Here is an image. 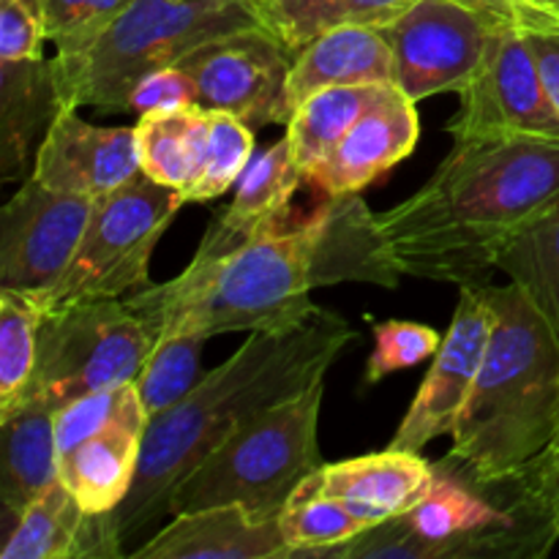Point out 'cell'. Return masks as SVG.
<instances>
[{
    "instance_id": "obj_1",
    "label": "cell",
    "mask_w": 559,
    "mask_h": 559,
    "mask_svg": "<svg viewBox=\"0 0 559 559\" xmlns=\"http://www.w3.org/2000/svg\"><path fill=\"white\" fill-rule=\"evenodd\" d=\"M559 200V140H464L429 180L377 213L404 276L486 284L500 251Z\"/></svg>"
},
{
    "instance_id": "obj_2",
    "label": "cell",
    "mask_w": 559,
    "mask_h": 559,
    "mask_svg": "<svg viewBox=\"0 0 559 559\" xmlns=\"http://www.w3.org/2000/svg\"><path fill=\"white\" fill-rule=\"evenodd\" d=\"M353 338L358 333L328 309L293 331H254L183 402L153 415L142 437L134 486L118 511L109 513L118 538L126 544L158 522L175 486L207 453L262 409L325 377Z\"/></svg>"
},
{
    "instance_id": "obj_3",
    "label": "cell",
    "mask_w": 559,
    "mask_h": 559,
    "mask_svg": "<svg viewBox=\"0 0 559 559\" xmlns=\"http://www.w3.org/2000/svg\"><path fill=\"white\" fill-rule=\"evenodd\" d=\"M478 287L491 336L445 459L491 486L519 478L559 435V338L513 282Z\"/></svg>"
},
{
    "instance_id": "obj_4",
    "label": "cell",
    "mask_w": 559,
    "mask_h": 559,
    "mask_svg": "<svg viewBox=\"0 0 559 559\" xmlns=\"http://www.w3.org/2000/svg\"><path fill=\"white\" fill-rule=\"evenodd\" d=\"M314 211L287 227L282 222L224 257H200L180 276L147 284L126 298L156 336L169 331L218 333L293 331L320 311L314 289Z\"/></svg>"
},
{
    "instance_id": "obj_5",
    "label": "cell",
    "mask_w": 559,
    "mask_h": 559,
    "mask_svg": "<svg viewBox=\"0 0 559 559\" xmlns=\"http://www.w3.org/2000/svg\"><path fill=\"white\" fill-rule=\"evenodd\" d=\"M325 377H317L300 393L262 409L207 453L173 489L169 516L216 506H243L257 519H278L295 489L322 467L317 426Z\"/></svg>"
},
{
    "instance_id": "obj_6",
    "label": "cell",
    "mask_w": 559,
    "mask_h": 559,
    "mask_svg": "<svg viewBox=\"0 0 559 559\" xmlns=\"http://www.w3.org/2000/svg\"><path fill=\"white\" fill-rule=\"evenodd\" d=\"M260 25L249 0H131L98 41L55 63L60 107L126 112L136 82L224 33Z\"/></svg>"
},
{
    "instance_id": "obj_7",
    "label": "cell",
    "mask_w": 559,
    "mask_h": 559,
    "mask_svg": "<svg viewBox=\"0 0 559 559\" xmlns=\"http://www.w3.org/2000/svg\"><path fill=\"white\" fill-rule=\"evenodd\" d=\"M151 349L153 333L126 300L60 306L38 328L36 371L25 399L60 409L87 393L136 382Z\"/></svg>"
},
{
    "instance_id": "obj_8",
    "label": "cell",
    "mask_w": 559,
    "mask_h": 559,
    "mask_svg": "<svg viewBox=\"0 0 559 559\" xmlns=\"http://www.w3.org/2000/svg\"><path fill=\"white\" fill-rule=\"evenodd\" d=\"M186 205L178 189L136 173L129 183L96 200L82 243L60 282L36 295L44 314L80 300L123 298L151 284V257Z\"/></svg>"
},
{
    "instance_id": "obj_9",
    "label": "cell",
    "mask_w": 559,
    "mask_h": 559,
    "mask_svg": "<svg viewBox=\"0 0 559 559\" xmlns=\"http://www.w3.org/2000/svg\"><path fill=\"white\" fill-rule=\"evenodd\" d=\"M459 96V112L445 126L456 142L513 136L559 140V115L540 80L524 27H497L484 63Z\"/></svg>"
},
{
    "instance_id": "obj_10",
    "label": "cell",
    "mask_w": 559,
    "mask_h": 559,
    "mask_svg": "<svg viewBox=\"0 0 559 559\" xmlns=\"http://www.w3.org/2000/svg\"><path fill=\"white\" fill-rule=\"evenodd\" d=\"M295 52L262 25L224 33L191 49L175 66L191 76L202 109L246 123L287 126V80Z\"/></svg>"
},
{
    "instance_id": "obj_11",
    "label": "cell",
    "mask_w": 559,
    "mask_h": 559,
    "mask_svg": "<svg viewBox=\"0 0 559 559\" xmlns=\"http://www.w3.org/2000/svg\"><path fill=\"white\" fill-rule=\"evenodd\" d=\"M500 25L456 0H418L382 27L396 60V87L409 102L462 93L484 63Z\"/></svg>"
},
{
    "instance_id": "obj_12",
    "label": "cell",
    "mask_w": 559,
    "mask_h": 559,
    "mask_svg": "<svg viewBox=\"0 0 559 559\" xmlns=\"http://www.w3.org/2000/svg\"><path fill=\"white\" fill-rule=\"evenodd\" d=\"M96 200L27 178L0 213V287L41 295L74 260Z\"/></svg>"
},
{
    "instance_id": "obj_13",
    "label": "cell",
    "mask_w": 559,
    "mask_h": 559,
    "mask_svg": "<svg viewBox=\"0 0 559 559\" xmlns=\"http://www.w3.org/2000/svg\"><path fill=\"white\" fill-rule=\"evenodd\" d=\"M489 336V304L480 295L478 284H462L451 328L442 336L435 364L388 448L420 453L437 437L453 435L475 380H478Z\"/></svg>"
},
{
    "instance_id": "obj_14",
    "label": "cell",
    "mask_w": 559,
    "mask_h": 559,
    "mask_svg": "<svg viewBox=\"0 0 559 559\" xmlns=\"http://www.w3.org/2000/svg\"><path fill=\"white\" fill-rule=\"evenodd\" d=\"M140 169L134 129L93 126L76 107H60L38 142L31 178L49 189L102 200Z\"/></svg>"
},
{
    "instance_id": "obj_15",
    "label": "cell",
    "mask_w": 559,
    "mask_h": 559,
    "mask_svg": "<svg viewBox=\"0 0 559 559\" xmlns=\"http://www.w3.org/2000/svg\"><path fill=\"white\" fill-rule=\"evenodd\" d=\"M420 136L418 104L396 85L338 140V145L311 167L306 183L322 194H353L366 189L415 151Z\"/></svg>"
},
{
    "instance_id": "obj_16",
    "label": "cell",
    "mask_w": 559,
    "mask_h": 559,
    "mask_svg": "<svg viewBox=\"0 0 559 559\" xmlns=\"http://www.w3.org/2000/svg\"><path fill=\"white\" fill-rule=\"evenodd\" d=\"M134 559H293L278 519H257L243 506L178 513L153 538L129 551Z\"/></svg>"
},
{
    "instance_id": "obj_17",
    "label": "cell",
    "mask_w": 559,
    "mask_h": 559,
    "mask_svg": "<svg viewBox=\"0 0 559 559\" xmlns=\"http://www.w3.org/2000/svg\"><path fill=\"white\" fill-rule=\"evenodd\" d=\"M123 555L129 551L115 533L112 516L87 513L58 478L16 516L0 559H109Z\"/></svg>"
},
{
    "instance_id": "obj_18",
    "label": "cell",
    "mask_w": 559,
    "mask_h": 559,
    "mask_svg": "<svg viewBox=\"0 0 559 559\" xmlns=\"http://www.w3.org/2000/svg\"><path fill=\"white\" fill-rule=\"evenodd\" d=\"M314 218V287L342 282L399 287L404 273L388 254L377 213L369 211L360 191L325 194V202L317 205Z\"/></svg>"
},
{
    "instance_id": "obj_19",
    "label": "cell",
    "mask_w": 559,
    "mask_h": 559,
    "mask_svg": "<svg viewBox=\"0 0 559 559\" xmlns=\"http://www.w3.org/2000/svg\"><path fill=\"white\" fill-rule=\"evenodd\" d=\"M309 484L344 500L371 524H382L426 500L435 484V467L420 453L385 448L371 456L322 464L309 475Z\"/></svg>"
},
{
    "instance_id": "obj_20",
    "label": "cell",
    "mask_w": 559,
    "mask_h": 559,
    "mask_svg": "<svg viewBox=\"0 0 559 559\" xmlns=\"http://www.w3.org/2000/svg\"><path fill=\"white\" fill-rule=\"evenodd\" d=\"M304 180L287 136L267 145L265 151H254L235 183L233 202L222 216L213 218L197 254L224 257L249 243L271 224L282 222L287 216L289 200Z\"/></svg>"
},
{
    "instance_id": "obj_21",
    "label": "cell",
    "mask_w": 559,
    "mask_h": 559,
    "mask_svg": "<svg viewBox=\"0 0 559 559\" xmlns=\"http://www.w3.org/2000/svg\"><path fill=\"white\" fill-rule=\"evenodd\" d=\"M338 85H396V60L382 27H336L298 49L287 80L289 118L306 98Z\"/></svg>"
},
{
    "instance_id": "obj_22",
    "label": "cell",
    "mask_w": 559,
    "mask_h": 559,
    "mask_svg": "<svg viewBox=\"0 0 559 559\" xmlns=\"http://www.w3.org/2000/svg\"><path fill=\"white\" fill-rule=\"evenodd\" d=\"M142 437V429L115 426L58 453L60 480L87 513H112L129 497L140 467Z\"/></svg>"
},
{
    "instance_id": "obj_23",
    "label": "cell",
    "mask_w": 559,
    "mask_h": 559,
    "mask_svg": "<svg viewBox=\"0 0 559 559\" xmlns=\"http://www.w3.org/2000/svg\"><path fill=\"white\" fill-rule=\"evenodd\" d=\"M58 409L38 399H25L3 429V459H0V500L9 516H20L47 486L60 478Z\"/></svg>"
},
{
    "instance_id": "obj_24",
    "label": "cell",
    "mask_w": 559,
    "mask_h": 559,
    "mask_svg": "<svg viewBox=\"0 0 559 559\" xmlns=\"http://www.w3.org/2000/svg\"><path fill=\"white\" fill-rule=\"evenodd\" d=\"M60 109L52 60L0 63V169L3 180L22 178L31 145Z\"/></svg>"
},
{
    "instance_id": "obj_25",
    "label": "cell",
    "mask_w": 559,
    "mask_h": 559,
    "mask_svg": "<svg viewBox=\"0 0 559 559\" xmlns=\"http://www.w3.org/2000/svg\"><path fill=\"white\" fill-rule=\"evenodd\" d=\"M134 131L142 173L186 194L200 178L205 162L207 131H211L207 109L191 104L180 109L145 112L140 115Z\"/></svg>"
},
{
    "instance_id": "obj_26",
    "label": "cell",
    "mask_w": 559,
    "mask_h": 559,
    "mask_svg": "<svg viewBox=\"0 0 559 559\" xmlns=\"http://www.w3.org/2000/svg\"><path fill=\"white\" fill-rule=\"evenodd\" d=\"M418 0H249L257 22L293 52L336 27H388Z\"/></svg>"
},
{
    "instance_id": "obj_27",
    "label": "cell",
    "mask_w": 559,
    "mask_h": 559,
    "mask_svg": "<svg viewBox=\"0 0 559 559\" xmlns=\"http://www.w3.org/2000/svg\"><path fill=\"white\" fill-rule=\"evenodd\" d=\"M391 87L393 85L325 87L295 107L287 123V140L304 178Z\"/></svg>"
},
{
    "instance_id": "obj_28",
    "label": "cell",
    "mask_w": 559,
    "mask_h": 559,
    "mask_svg": "<svg viewBox=\"0 0 559 559\" xmlns=\"http://www.w3.org/2000/svg\"><path fill=\"white\" fill-rule=\"evenodd\" d=\"M495 267L533 300L559 338V200L500 251Z\"/></svg>"
},
{
    "instance_id": "obj_29",
    "label": "cell",
    "mask_w": 559,
    "mask_h": 559,
    "mask_svg": "<svg viewBox=\"0 0 559 559\" xmlns=\"http://www.w3.org/2000/svg\"><path fill=\"white\" fill-rule=\"evenodd\" d=\"M41 320L36 295L0 287V424L20 409L31 385Z\"/></svg>"
},
{
    "instance_id": "obj_30",
    "label": "cell",
    "mask_w": 559,
    "mask_h": 559,
    "mask_svg": "<svg viewBox=\"0 0 559 559\" xmlns=\"http://www.w3.org/2000/svg\"><path fill=\"white\" fill-rule=\"evenodd\" d=\"M278 527L295 557H320V551L347 544L364 530L374 527L369 519L358 516L338 497L325 495L309 478L295 489L284 511L278 513Z\"/></svg>"
},
{
    "instance_id": "obj_31",
    "label": "cell",
    "mask_w": 559,
    "mask_h": 559,
    "mask_svg": "<svg viewBox=\"0 0 559 559\" xmlns=\"http://www.w3.org/2000/svg\"><path fill=\"white\" fill-rule=\"evenodd\" d=\"M205 344L207 336L197 331H169L156 336L151 355L134 382L151 418L183 402L200 385L202 377L207 374L202 371Z\"/></svg>"
},
{
    "instance_id": "obj_32",
    "label": "cell",
    "mask_w": 559,
    "mask_h": 559,
    "mask_svg": "<svg viewBox=\"0 0 559 559\" xmlns=\"http://www.w3.org/2000/svg\"><path fill=\"white\" fill-rule=\"evenodd\" d=\"M147 420H151V415H147L134 382L87 393V396L60 407L55 415L58 453L69 451L76 442L87 440L98 431L115 429V426H131V429L145 431Z\"/></svg>"
},
{
    "instance_id": "obj_33",
    "label": "cell",
    "mask_w": 559,
    "mask_h": 559,
    "mask_svg": "<svg viewBox=\"0 0 559 559\" xmlns=\"http://www.w3.org/2000/svg\"><path fill=\"white\" fill-rule=\"evenodd\" d=\"M207 118H211V131H207L205 162H202L200 178L183 194L186 202L218 200L229 189H235L240 173L257 151L254 134L246 120L218 112V109H207Z\"/></svg>"
},
{
    "instance_id": "obj_34",
    "label": "cell",
    "mask_w": 559,
    "mask_h": 559,
    "mask_svg": "<svg viewBox=\"0 0 559 559\" xmlns=\"http://www.w3.org/2000/svg\"><path fill=\"white\" fill-rule=\"evenodd\" d=\"M131 0H38L44 36L55 44V63L85 55Z\"/></svg>"
},
{
    "instance_id": "obj_35",
    "label": "cell",
    "mask_w": 559,
    "mask_h": 559,
    "mask_svg": "<svg viewBox=\"0 0 559 559\" xmlns=\"http://www.w3.org/2000/svg\"><path fill=\"white\" fill-rule=\"evenodd\" d=\"M371 331H374V353L369 355V364H366V385H374L388 374L413 369V366L435 358L442 344V336L435 328L418 325V322H374Z\"/></svg>"
},
{
    "instance_id": "obj_36",
    "label": "cell",
    "mask_w": 559,
    "mask_h": 559,
    "mask_svg": "<svg viewBox=\"0 0 559 559\" xmlns=\"http://www.w3.org/2000/svg\"><path fill=\"white\" fill-rule=\"evenodd\" d=\"M41 9L33 0H0V63L44 58Z\"/></svg>"
},
{
    "instance_id": "obj_37",
    "label": "cell",
    "mask_w": 559,
    "mask_h": 559,
    "mask_svg": "<svg viewBox=\"0 0 559 559\" xmlns=\"http://www.w3.org/2000/svg\"><path fill=\"white\" fill-rule=\"evenodd\" d=\"M197 104V87L180 66H164L142 76L129 93L126 112H158V109H180Z\"/></svg>"
},
{
    "instance_id": "obj_38",
    "label": "cell",
    "mask_w": 559,
    "mask_h": 559,
    "mask_svg": "<svg viewBox=\"0 0 559 559\" xmlns=\"http://www.w3.org/2000/svg\"><path fill=\"white\" fill-rule=\"evenodd\" d=\"M522 478L524 484L533 489V495L538 497L544 511L549 513L551 522H555L559 530V435L555 437V442L524 469Z\"/></svg>"
},
{
    "instance_id": "obj_39",
    "label": "cell",
    "mask_w": 559,
    "mask_h": 559,
    "mask_svg": "<svg viewBox=\"0 0 559 559\" xmlns=\"http://www.w3.org/2000/svg\"><path fill=\"white\" fill-rule=\"evenodd\" d=\"M527 41L533 47L535 60H538L540 80H544L546 93L555 104L559 115V31H540V27H524Z\"/></svg>"
},
{
    "instance_id": "obj_40",
    "label": "cell",
    "mask_w": 559,
    "mask_h": 559,
    "mask_svg": "<svg viewBox=\"0 0 559 559\" xmlns=\"http://www.w3.org/2000/svg\"><path fill=\"white\" fill-rule=\"evenodd\" d=\"M456 3L469 5V9L480 11V14L491 16V20L497 22H508V25L522 27L524 11L549 3V0H456Z\"/></svg>"
},
{
    "instance_id": "obj_41",
    "label": "cell",
    "mask_w": 559,
    "mask_h": 559,
    "mask_svg": "<svg viewBox=\"0 0 559 559\" xmlns=\"http://www.w3.org/2000/svg\"><path fill=\"white\" fill-rule=\"evenodd\" d=\"M522 27H540V31H559V0L527 9L522 16Z\"/></svg>"
},
{
    "instance_id": "obj_42",
    "label": "cell",
    "mask_w": 559,
    "mask_h": 559,
    "mask_svg": "<svg viewBox=\"0 0 559 559\" xmlns=\"http://www.w3.org/2000/svg\"><path fill=\"white\" fill-rule=\"evenodd\" d=\"M33 3H38V0H33Z\"/></svg>"
}]
</instances>
